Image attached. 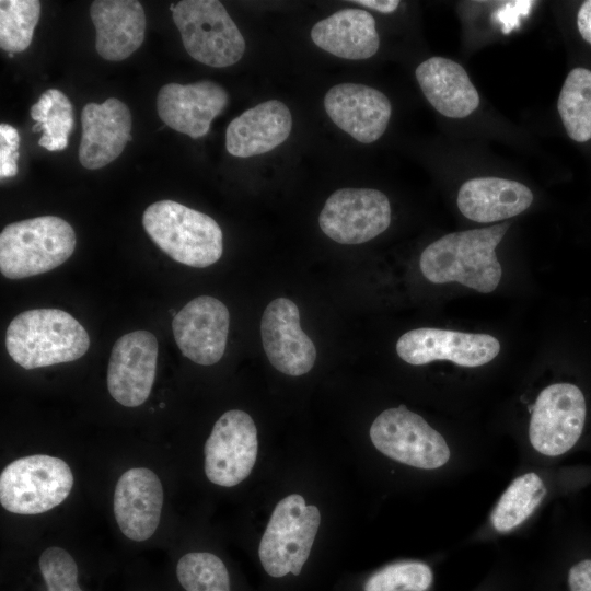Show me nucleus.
<instances>
[{
  "label": "nucleus",
  "mask_w": 591,
  "mask_h": 591,
  "mask_svg": "<svg viewBox=\"0 0 591 591\" xmlns=\"http://www.w3.org/2000/svg\"><path fill=\"white\" fill-rule=\"evenodd\" d=\"M228 102L227 91L212 81L167 83L158 93L157 111L166 126L197 139L208 134L212 119Z\"/></svg>",
  "instance_id": "nucleus-16"
},
{
  "label": "nucleus",
  "mask_w": 591,
  "mask_h": 591,
  "mask_svg": "<svg viewBox=\"0 0 591 591\" xmlns=\"http://www.w3.org/2000/svg\"><path fill=\"white\" fill-rule=\"evenodd\" d=\"M170 9L185 50L198 62L223 68L244 55V37L220 1L183 0Z\"/></svg>",
  "instance_id": "nucleus-5"
},
{
  "label": "nucleus",
  "mask_w": 591,
  "mask_h": 591,
  "mask_svg": "<svg viewBox=\"0 0 591 591\" xmlns=\"http://www.w3.org/2000/svg\"><path fill=\"white\" fill-rule=\"evenodd\" d=\"M163 506V488L154 472L144 467L126 471L114 491V515L121 533L142 542L157 531Z\"/></svg>",
  "instance_id": "nucleus-19"
},
{
  "label": "nucleus",
  "mask_w": 591,
  "mask_h": 591,
  "mask_svg": "<svg viewBox=\"0 0 591 591\" xmlns=\"http://www.w3.org/2000/svg\"><path fill=\"white\" fill-rule=\"evenodd\" d=\"M47 591H82L78 584V566L63 548H46L38 560Z\"/></svg>",
  "instance_id": "nucleus-31"
},
{
  "label": "nucleus",
  "mask_w": 591,
  "mask_h": 591,
  "mask_svg": "<svg viewBox=\"0 0 591 591\" xmlns=\"http://www.w3.org/2000/svg\"><path fill=\"white\" fill-rule=\"evenodd\" d=\"M142 225L155 245L181 264L204 268L222 255L219 224L210 216L174 200L150 205L143 212Z\"/></svg>",
  "instance_id": "nucleus-3"
},
{
  "label": "nucleus",
  "mask_w": 591,
  "mask_h": 591,
  "mask_svg": "<svg viewBox=\"0 0 591 591\" xmlns=\"http://www.w3.org/2000/svg\"><path fill=\"white\" fill-rule=\"evenodd\" d=\"M53 105H54L53 97L47 90L40 95L39 100L31 107V117L36 123L42 124L46 119L47 115L49 114Z\"/></svg>",
  "instance_id": "nucleus-35"
},
{
  "label": "nucleus",
  "mask_w": 591,
  "mask_h": 591,
  "mask_svg": "<svg viewBox=\"0 0 591 591\" xmlns=\"http://www.w3.org/2000/svg\"><path fill=\"white\" fill-rule=\"evenodd\" d=\"M40 16L37 0L0 1V47L13 54L24 51L32 43Z\"/></svg>",
  "instance_id": "nucleus-27"
},
{
  "label": "nucleus",
  "mask_w": 591,
  "mask_h": 591,
  "mask_svg": "<svg viewBox=\"0 0 591 591\" xmlns=\"http://www.w3.org/2000/svg\"><path fill=\"white\" fill-rule=\"evenodd\" d=\"M82 136L79 161L88 170H97L117 159L131 139L132 118L118 99L88 103L81 112Z\"/></svg>",
  "instance_id": "nucleus-18"
},
{
  "label": "nucleus",
  "mask_w": 591,
  "mask_h": 591,
  "mask_svg": "<svg viewBox=\"0 0 591 591\" xmlns=\"http://www.w3.org/2000/svg\"><path fill=\"white\" fill-rule=\"evenodd\" d=\"M433 582L431 568L417 560L390 564L375 571L364 583V591H428Z\"/></svg>",
  "instance_id": "nucleus-29"
},
{
  "label": "nucleus",
  "mask_w": 591,
  "mask_h": 591,
  "mask_svg": "<svg viewBox=\"0 0 591 591\" xmlns=\"http://www.w3.org/2000/svg\"><path fill=\"white\" fill-rule=\"evenodd\" d=\"M391 223V205L386 195L373 188H340L325 201L318 216L322 231L340 244H361Z\"/></svg>",
  "instance_id": "nucleus-10"
},
{
  "label": "nucleus",
  "mask_w": 591,
  "mask_h": 591,
  "mask_svg": "<svg viewBox=\"0 0 591 591\" xmlns=\"http://www.w3.org/2000/svg\"><path fill=\"white\" fill-rule=\"evenodd\" d=\"M292 129V116L281 101L269 100L246 109L230 121L225 148L237 158L271 151L286 141Z\"/></svg>",
  "instance_id": "nucleus-20"
},
{
  "label": "nucleus",
  "mask_w": 591,
  "mask_h": 591,
  "mask_svg": "<svg viewBox=\"0 0 591 591\" xmlns=\"http://www.w3.org/2000/svg\"><path fill=\"white\" fill-rule=\"evenodd\" d=\"M73 475L61 459L34 454L9 463L0 474V502L9 512L33 515L60 505L69 496Z\"/></svg>",
  "instance_id": "nucleus-7"
},
{
  "label": "nucleus",
  "mask_w": 591,
  "mask_h": 591,
  "mask_svg": "<svg viewBox=\"0 0 591 591\" xmlns=\"http://www.w3.org/2000/svg\"><path fill=\"white\" fill-rule=\"evenodd\" d=\"M577 25L582 38L591 44V0L582 3L577 14Z\"/></svg>",
  "instance_id": "nucleus-34"
},
{
  "label": "nucleus",
  "mask_w": 591,
  "mask_h": 591,
  "mask_svg": "<svg viewBox=\"0 0 591 591\" xmlns=\"http://www.w3.org/2000/svg\"><path fill=\"white\" fill-rule=\"evenodd\" d=\"M509 225L500 223L445 234L421 253L422 275L433 283L455 281L482 293L493 292L502 275L496 247Z\"/></svg>",
  "instance_id": "nucleus-1"
},
{
  "label": "nucleus",
  "mask_w": 591,
  "mask_h": 591,
  "mask_svg": "<svg viewBox=\"0 0 591 591\" xmlns=\"http://www.w3.org/2000/svg\"><path fill=\"white\" fill-rule=\"evenodd\" d=\"M499 351L500 343L491 335L429 327L406 332L396 343L399 358L413 366L449 360L474 368L490 362Z\"/></svg>",
  "instance_id": "nucleus-12"
},
{
  "label": "nucleus",
  "mask_w": 591,
  "mask_h": 591,
  "mask_svg": "<svg viewBox=\"0 0 591 591\" xmlns=\"http://www.w3.org/2000/svg\"><path fill=\"white\" fill-rule=\"evenodd\" d=\"M546 493V486L536 473L529 472L517 477L490 514L494 529L503 533L522 524L540 506Z\"/></svg>",
  "instance_id": "nucleus-25"
},
{
  "label": "nucleus",
  "mask_w": 591,
  "mask_h": 591,
  "mask_svg": "<svg viewBox=\"0 0 591 591\" xmlns=\"http://www.w3.org/2000/svg\"><path fill=\"white\" fill-rule=\"evenodd\" d=\"M20 136L18 130L9 125H0V176L13 177L18 174Z\"/></svg>",
  "instance_id": "nucleus-32"
},
{
  "label": "nucleus",
  "mask_w": 591,
  "mask_h": 591,
  "mask_svg": "<svg viewBox=\"0 0 591 591\" xmlns=\"http://www.w3.org/2000/svg\"><path fill=\"white\" fill-rule=\"evenodd\" d=\"M533 201L529 187L520 182L500 177H477L460 188L456 204L467 219L491 223L517 216Z\"/></svg>",
  "instance_id": "nucleus-23"
},
{
  "label": "nucleus",
  "mask_w": 591,
  "mask_h": 591,
  "mask_svg": "<svg viewBox=\"0 0 591 591\" xmlns=\"http://www.w3.org/2000/svg\"><path fill=\"white\" fill-rule=\"evenodd\" d=\"M332 121L361 143L376 141L392 114L390 100L381 91L360 83H339L324 96Z\"/></svg>",
  "instance_id": "nucleus-17"
},
{
  "label": "nucleus",
  "mask_w": 591,
  "mask_h": 591,
  "mask_svg": "<svg viewBox=\"0 0 591 591\" xmlns=\"http://www.w3.org/2000/svg\"><path fill=\"white\" fill-rule=\"evenodd\" d=\"M76 247V233L62 218L40 216L4 227L0 270L10 279L47 273L63 264Z\"/></svg>",
  "instance_id": "nucleus-4"
},
{
  "label": "nucleus",
  "mask_w": 591,
  "mask_h": 591,
  "mask_svg": "<svg viewBox=\"0 0 591 591\" xmlns=\"http://www.w3.org/2000/svg\"><path fill=\"white\" fill-rule=\"evenodd\" d=\"M176 576L186 591H230V577L223 561L208 552H192L182 556Z\"/></svg>",
  "instance_id": "nucleus-28"
},
{
  "label": "nucleus",
  "mask_w": 591,
  "mask_h": 591,
  "mask_svg": "<svg viewBox=\"0 0 591 591\" xmlns=\"http://www.w3.org/2000/svg\"><path fill=\"white\" fill-rule=\"evenodd\" d=\"M321 513L298 494L282 498L275 507L258 547L265 571L275 578L300 575L310 556Z\"/></svg>",
  "instance_id": "nucleus-6"
},
{
  "label": "nucleus",
  "mask_w": 591,
  "mask_h": 591,
  "mask_svg": "<svg viewBox=\"0 0 591 591\" xmlns=\"http://www.w3.org/2000/svg\"><path fill=\"white\" fill-rule=\"evenodd\" d=\"M258 450L253 418L240 409L225 412L205 444V473L219 486L233 487L252 472Z\"/></svg>",
  "instance_id": "nucleus-11"
},
{
  "label": "nucleus",
  "mask_w": 591,
  "mask_h": 591,
  "mask_svg": "<svg viewBox=\"0 0 591 591\" xmlns=\"http://www.w3.org/2000/svg\"><path fill=\"white\" fill-rule=\"evenodd\" d=\"M54 105L46 119L33 126V131H44L38 144L48 151L63 150L73 128V107L69 99L57 89H49Z\"/></svg>",
  "instance_id": "nucleus-30"
},
{
  "label": "nucleus",
  "mask_w": 591,
  "mask_h": 591,
  "mask_svg": "<svg viewBox=\"0 0 591 591\" xmlns=\"http://www.w3.org/2000/svg\"><path fill=\"white\" fill-rule=\"evenodd\" d=\"M90 16L96 31L95 49L108 61H120L143 43L146 14L136 0H95Z\"/></svg>",
  "instance_id": "nucleus-21"
},
{
  "label": "nucleus",
  "mask_w": 591,
  "mask_h": 591,
  "mask_svg": "<svg viewBox=\"0 0 591 591\" xmlns=\"http://www.w3.org/2000/svg\"><path fill=\"white\" fill-rule=\"evenodd\" d=\"M352 2L370 8L381 13H392L399 5L398 0H355Z\"/></svg>",
  "instance_id": "nucleus-36"
},
{
  "label": "nucleus",
  "mask_w": 591,
  "mask_h": 591,
  "mask_svg": "<svg viewBox=\"0 0 591 591\" xmlns=\"http://www.w3.org/2000/svg\"><path fill=\"white\" fill-rule=\"evenodd\" d=\"M158 351V340L148 331H135L115 341L107 368V389L116 402L137 407L148 399L155 378Z\"/></svg>",
  "instance_id": "nucleus-13"
},
{
  "label": "nucleus",
  "mask_w": 591,
  "mask_h": 591,
  "mask_svg": "<svg viewBox=\"0 0 591 591\" xmlns=\"http://www.w3.org/2000/svg\"><path fill=\"white\" fill-rule=\"evenodd\" d=\"M260 336L269 362L281 373L299 376L313 368L316 349L301 328L299 309L290 299L277 298L268 303Z\"/></svg>",
  "instance_id": "nucleus-15"
},
{
  "label": "nucleus",
  "mask_w": 591,
  "mask_h": 591,
  "mask_svg": "<svg viewBox=\"0 0 591 591\" xmlns=\"http://www.w3.org/2000/svg\"><path fill=\"white\" fill-rule=\"evenodd\" d=\"M313 43L344 59H368L376 54L380 37L371 13L360 9L339 10L314 24Z\"/></svg>",
  "instance_id": "nucleus-24"
},
{
  "label": "nucleus",
  "mask_w": 591,
  "mask_h": 591,
  "mask_svg": "<svg viewBox=\"0 0 591 591\" xmlns=\"http://www.w3.org/2000/svg\"><path fill=\"white\" fill-rule=\"evenodd\" d=\"M587 401L579 386L568 382L546 386L533 406L529 439L545 456H560L581 440L587 421Z\"/></svg>",
  "instance_id": "nucleus-9"
},
{
  "label": "nucleus",
  "mask_w": 591,
  "mask_h": 591,
  "mask_svg": "<svg viewBox=\"0 0 591 591\" xmlns=\"http://www.w3.org/2000/svg\"><path fill=\"white\" fill-rule=\"evenodd\" d=\"M567 591H591V556L575 560L566 573Z\"/></svg>",
  "instance_id": "nucleus-33"
},
{
  "label": "nucleus",
  "mask_w": 591,
  "mask_h": 591,
  "mask_svg": "<svg viewBox=\"0 0 591 591\" xmlns=\"http://www.w3.org/2000/svg\"><path fill=\"white\" fill-rule=\"evenodd\" d=\"M5 347L14 362L31 370L81 358L90 347V337L68 312L34 309L11 321Z\"/></svg>",
  "instance_id": "nucleus-2"
},
{
  "label": "nucleus",
  "mask_w": 591,
  "mask_h": 591,
  "mask_svg": "<svg viewBox=\"0 0 591 591\" xmlns=\"http://www.w3.org/2000/svg\"><path fill=\"white\" fill-rule=\"evenodd\" d=\"M558 112L569 138L577 142L591 139V71L572 69L561 88Z\"/></svg>",
  "instance_id": "nucleus-26"
},
{
  "label": "nucleus",
  "mask_w": 591,
  "mask_h": 591,
  "mask_svg": "<svg viewBox=\"0 0 591 591\" xmlns=\"http://www.w3.org/2000/svg\"><path fill=\"white\" fill-rule=\"evenodd\" d=\"M229 325L228 308L213 297L200 296L174 316L172 332L185 357L197 364L211 366L224 354Z\"/></svg>",
  "instance_id": "nucleus-14"
},
{
  "label": "nucleus",
  "mask_w": 591,
  "mask_h": 591,
  "mask_svg": "<svg viewBox=\"0 0 591 591\" xmlns=\"http://www.w3.org/2000/svg\"><path fill=\"white\" fill-rule=\"evenodd\" d=\"M427 101L441 115L463 118L479 105V95L464 68L444 57H431L416 68Z\"/></svg>",
  "instance_id": "nucleus-22"
},
{
  "label": "nucleus",
  "mask_w": 591,
  "mask_h": 591,
  "mask_svg": "<svg viewBox=\"0 0 591 591\" xmlns=\"http://www.w3.org/2000/svg\"><path fill=\"white\" fill-rule=\"evenodd\" d=\"M370 438L382 454L417 468H439L451 455L442 434L405 405L383 410L371 425Z\"/></svg>",
  "instance_id": "nucleus-8"
}]
</instances>
